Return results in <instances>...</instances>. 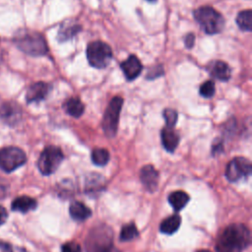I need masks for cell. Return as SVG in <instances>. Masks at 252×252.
<instances>
[{
  "instance_id": "obj_1",
  "label": "cell",
  "mask_w": 252,
  "mask_h": 252,
  "mask_svg": "<svg viewBox=\"0 0 252 252\" xmlns=\"http://www.w3.org/2000/svg\"><path fill=\"white\" fill-rule=\"evenodd\" d=\"M250 243V231L244 224L228 225L218 237L217 252H241Z\"/></svg>"
},
{
  "instance_id": "obj_2",
  "label": "cell",
  "mask_w": 252,
  "mask_h": 252,
  "mask_svg": "<svg viewBox=\"0 0 252 252\" xmlns=\"http://www.w3.org/2000/svg\"><path fill=\"white\" fill-rule=\"evenodd\" d=\"M14 42L20 50L32 56H41L48 51L44 37L34 31H18L14 35Z\"/></svg>"
},
{
  "instance_id": "obj_3",
  "label": "cell",
  "mask_w": 252,
  "mask_h": 252,
  "mask_svg": "<svg viewBox=\"0 0 252 252\" xmlns=\"http://www.w3.org/2000/svg\"><path fill=\"white\" fill-rule=\"evenodd\" d=\"M113 233L110 227L99 224L89 232L86 238L87 252H111Z\"/></svg>"
},
{
  "instance_id": "obj_4",
  "label": "cell",
  "mask_w": 252,
  "mask_h": 252,
  "mask_svg": "<svg viewBox=\"0 0 252 252\" xmlns=\"http://www.w3.org/2000/svg\"><path fill=\"white\" fill-rule=\"evenodd\" d=\"M194 18L207 34H217L224 27L223 17L210 6H202L196 9Z\"/></svg>"
},
{
  "instance_id": "obj_5",
  "label": "cell",
  "mask_w": 252,
  "mask_h": 252,
  "mask_svg": "<svg viewBox=\"0 0 252 252\" xmlns=\"http://www.w3.org/2000/svg\"><path fill=\"white\" fill-rule=\"evenodd\" d=\"M86 55L87 59L94 68L101 69L105 68L111 58H112V51L108 44H106L103 41H92L89 43L86 49Z\"/></svg>"
},
{
  "instance_id": "obj_6",
  "label": "cell",
  "mask_w": 252,
  "mask_h": 252,
  "mask_svg": "<svg viewBox=\"0 0 252 252\" xmlns=\"http://www.w3.org/2000/svg\"><path fill=\"white\" fill-rule=\"evenodd\" d=\"M123 98L121 96H114L108 103L103 118L101 121L102 129L105 135L109 138H112L116 135L118 121H119V114L122 108Z\"/></svg>"
},
{
  "instance_id": "obj_7",
  "label": "cell",
  "mask_w": 252,
  "mask_h": 252,
  "mask_svg": "<svg viewBox=\"0 0 252 252\" xmlns=\"http://www.w3.org/2000/svg\"><path fill=\"white\" fill-rule=\"evenodd\" d=\"M63 158L64 156L60 148L56 146H47L38 158L37 167L43 175H50L59 167Z\"/></svg>"
},
{
  "instance_id": "obj_8",
  "label": "cell",
  "mask_w": 252,
  "mask_h": 252,
  "mask_svg": "<svg viewBox=\"0 0 252 252\" xmlns=\"http://www.w3.org/2000/svg\"><path fill=\"white\" fill-rule=\"evenodd\" d=\"M26 161L25 152L18 147H6L0 150V168L5 172L17 169Z\"/></svg>"
},
{
  "instance_id": "obj_9",
  "label": "cell",
  "mask_w": 252,
  "mask_h": 252,
  "mask_svg": "<svg viewBox=\"0 0 252 252\" xmlns=\"http://www.w3.org/2000/svg\"><path fill=\"white\" fill-rule=\"evenodd\" d=\"M252 170L251 162L248 158L237 157L232 158L226 165L225 176L228 181L236 182L250 175Z\"/></svg>"
},
{
  "instance_id": "obj_10",
  "label": "cell",
  "mask_w": 252,
  "mask_h": 252,
  "mask_svg": "<svg viewBox=\"0 0 252 252\" xmlns=\"http://www.w3.org/2000/svg\"><path fill=\"white\" fill-rule=\"evenodd\" d=\"M51 91V86L45 82H36L30 86L26 94L27 102H38L44 100Z\"/></svg>"
},
{
  "instance_id": "obj_11",
  "label": "cell",
  "mask_w": 252,
  "mask_h": 252,
  "mask_svg": "<svg viewBox=\"0 0 252 252\" xmlns=\"http://www.w3.org/2000/svg\"><path fill=\"white\" fill-rule=\"evenodd\" d=\"M21 118V108L13 101L0 102V119L5 123L13 125Z\"/></svg>"
},
{
  "instance_id": "obj_12",
  "label": "cell",
  "mask_w": 252,
  "mask_h": 252,
  "mask_svg": "<svg viewBox=\"0 0 252 252\" xmlns=\"http://www.w3.org/2000/svg\"><path fill=\"white\" fill-rule=\"evenodd\" d=\"M120 67L124 73V76L129 81L136 79L143 69L142 63L136 55H130L126 60L121 63Z\"/></svg>"
},
{
  "instance_id": "obj_13",
  "label": "cell",
  "mask_w": 252,
  "mask_h": 252,
  "mask_svg": "<svg viewBox=\"0 0 252 252\" xmlns=\"http://www.w3.org/2000/svg\"><path fill=\"white\" fill-rule=\"evenodd\" d=\"M207 70L209 74L217 80L226 82L230 79V68L225 62L221 60H215L210 62L207 66Z\"/></svg>"
},
{
  "instance_id": "obj_14",
  "label": "cell",
  "mask_w": 252,
  "mask_h": 252,
  "mask_svg": "<svg viewBox=\"0 0 252 252\" xmlns=\"http://www.w3.org/2000/svg\"><path fill=\"white\" fill-rule=\"evenodd\" d=\"M140 178L143 185L149 191H155L157 189L158 183V172L153 165L147 164L143 166L140 170Z\"/></svg>"
},
{
  "instance_id": "obj_15",
  "label": "cell",
  "mask_w": 252,
  "mask_h": 252,
  "mask_svg": "<svg viewBox=\"0 0 252 252\" xmlns=\"http://www.w3.org/2000/svg\"><path fill=\"white\" fill-rule=\"evenodd\" d=\"M81 31V25L75 20H67L63 22L59 28L57 38L60 42H64L73 38Z\"/></svg>"
},
{
  "instance_id": "obj_16",
  "label": "cell",
  "mask_w": 252,
  "mask_h": 252,
  "mask_svg": "<svg viewBox=\"0 0 252 252\" xmlns=\"http://www.w3.org/2000/svg\"><path fill=\"white\" fill-rule=\"evenodd\" d=\"M160 137H161V143L163 148L167 152L173 153L179 143V135L174 130V128H169V127L162 128Z\"/></svg>"
},
{
  "instance_id": "obj_17",
  "label": "cell",
  "mask_w": 252,
  "mask_h": 252,
  "mask_svg": "<svg viewBox=\"0 0 252 252\" xmlns=\"http://www.w3.org/2000/svg\"><path fill=\"white\" fill-rule=\"evenodd\" d=\"M36 201L30 196H19L12 202L11 209L15 212L28 213L36 208Z\"/></svg>"
},
{
  "instance_id": "obj_18",
  "label": "cell",
  "mask_w": 252,
  "mask_h": 252,
  "mask_svg": "<svg viewBox=\"0 0 252 252\" xmlns=\"http://www.w3.org/2000/svg\"><path fill=\"white\" fill-rule=\"evenodd\" d=\"M69 213L73 220L83 221L92 216V211L84 203L74 201L69 207Z\"/></svg>"
},
{
  "instance_id": "obj_19",
  "label": "cell",
  "mask_w": 252,
  "mask_h": 252,
  "mask_svg": "<svg viewBox=\"0 0 252 252\" xmlns=\"http://www.w3.org/2000/svg\"><path fill=\"white\" fill-rule=\"evenodd\" d=\"M180 223H181L180 216L177 214H174V215L164 219L161 221V223L159 225V230L165 234H172L179 228Z\"/></svg>"
},
{
  "instance_id": "obj_20",
  "label": "cell",
  "mask_w": 252,
  "mask_h": 252,
  "mask_svg": "<svg viewBox=\"0 0 252 252\" xmlns=\"http://www.w3.org/2000/svg\"><path fill=\"white\" fill-rule=\"evenodd\" d=\"M64 108L69 115L78 118L83 114L85 110V105L79 97H70L65 102Z\"/></svg>"
},
{
  "instance_id": "obj_21",
  "label": "cell",
  "mask_w": 252,
  "mask_h": 252,
  "mask_svg": "<svg viewBox=\"0 0 252 252\" xmlns=\"http://www.w3.org/2000/svg\"><path fill=\"white\" fill-rule=\"evenodd\" d=\"M189 199L188 194L184 191H174L168 196V202L176 212L183 209L188 203Z\"/></svg>"
},
{
  "instance_id": "obj_22",
  "label": "cell",
  "mask_w": 252,
  "mask_h": 252,
  "mask_svg": "<svg viewBox=\"0 0 252 252\" xmlns=\"http://www.w3.org/2000/svg\"><path fill=\"white\" fill-rule=\"evenodd\" d=\"M235 22L238 28L244 32H251L252 30V11L243 10L237 15Z\"/></svg>"
},
{
  "instance_id": "obj_23",
  "label": "cell",
  "mask_w": 252,
  "mask_h": 252,
  "mask_svg": "<svg viewBox=\"0 0 252 252\" xmlns=\"http://www.w3.org/2000/svg\"><path fill=\"white\" fill-rule=\"evenodd\" d=\"M109 160V153L102 148H96L92 152V161L99 166L105 165Z\"/></svg>"
},
{
  "instance_id": "obj_24",
  "label": "cell",
  "mask_w": 252,
  "mask_h": 252,
  "mask_svg": "<svg viewBox=\"0 0 252 252\" xmlns=\"http://www.w3.org/2000/svg\"><path fill=\"white\" fill-rule=\"evenodd\" d=\"M138 235V230L135 223L130 222L122 226L120 231V240L121 241H129L134 239Z\"/></svg>"
},
{
  "instance_id": "obj_25",
  "label": "cell",
  "mask_w": 252,
  "mask_h": 252,
  "mask_svg": "<svg viewBox=\"0 0 252 252\" xmlns=\"http://www.w3.org/2000/svg\"><path fill=\"white\" fill-rule=\"evenodd\" d=\"M162 116L165 121V127L174 128V126L176 125V122H177V118H178L177 111L172 108H165L162 112Z\"/></svg>"
},
{
  "instance_id": "obj_26",
  "label": "cell",
  "mask_w": 252,
  "mask_h": 252,
  "mask_svg": "<svg viewBox=\"0 0 252 252\" xmlns=\"http://www.w3.org/2000/svg\"><path fill=\"white\" fill-rule=\"evenodd\" d=\"M200 94L206 98H210L215 94V83L212 80L204 82L200 86Z\"/></svg>"
},
{
  "instance_id": "obj_27",
  "label": "cell",
  "mask_w": 252,
  "mask_h": 252,
  "mask_svg": "<svg viewBox=\"0 0 252 252\" xmlns=\"http://www.w3.org/2000/svg\"><path fill=\"white\" fill-rule=\"evenodd\" d=\"M0 249L2 252H28L26 249L18 246H14L7 242L0 241Z\"/></svg>"
},
{
  "instance_id": "obj_28",
  "label": "cell",
  "mask_w": 252,
  "mask_h": 252,
  "mask_svg": "<svg viewBox=\"0 0 252 252\" xmlns=\"http://www.w3.org/2000/svg\"><path fill=\"white\" fill-rule=\"evenodd\" d=\"M61 252H82V249L78 243L71 241L62 245Z\"/></svg>"
},
{
  "instance_id": "obj_29",
  "label": "cell",
  "mask_w": 252,
  "mask_h": 252,
  "mask_svg": "<svg viewBox=\"0 0 252 252\" xmlns=\"http://www.w3.org/2000/svg\"><path fill=\"white\" fill-rule=\"evenodd\" d=\"M163 74V69L161 66H154L149 72L147 73V79H155L158 76H161Z\"/></svg>"
},
{
  "instance_id": "obj_30",
  "label": "cell",
  "mask_w": 252,
  "mask_h": 252,
  "mask_svg": "<svg viewBox=\"0 0 252 252\" xmlns=\"http://www.w3.org/2000/svg\"><path fill=\"white\" fill-rule=\"evenodd\" d=\"M8 192V183L6 180L0 178V199L4 198Z\"/></svg>"
},
{
  "instance_id": "obj_31",
  "label": "cell",
  "mask_w": 252,
  "mask_h": 252,
  "mask_svg": "<svg viewBox=\"0 0 252 252\" xmlns=\"http://www.w3.org/2000/svg\"><path fill=\"white\" fill-rule=\"evenodd\" d=\"M184 42H185V46L187 48H191L194 45V42H195V35L193 33L186 34Z\"/></svg>"
},
{
  "instance_id": "obj_32",
  "label": "cell",
  "mask_w": 252,
  "mask_h": 252,
  "mask_svg": "<svg viewBox=\"0 0 252 252\" xmlns=\"http://www.w3.org/2000/svg\"><path fill=\"white\" fill-rule=\"evenodd\" d=\"M222 150V143L220 141L215 142L212 146V153L215 155L217 153H220Z\"/></svg>"
},
{
  "instance_id": "obj_33",
  "label": "cell",
  "mask_w": 252,
  "mask_h": 252,
  "mask_svg": "<svg viewBox=\"0 0 252 252\" xmlns=\"http://www.w3.org/2000/svg\"><path fill=\"white\" fill-rule=\"evenodd\" d=\"M8 218V214H7V211L5 210V208H3L2 206H0V225L3 224L6 220Z\"/></svg>"
},
{
  "instance_id": "obj_34",
  "label": "cell",
  "mask_w": 252,
  "mask_h": 252,
  "mask_svg": "<svg viewBox=\"0 0 252 252\" xmlns=\"http://www.w3.org/2000/svg\"><path fill=\"white\" fill-rule=\"evenodd\" d=\"M198 252H211L210 250H199Z\"/></svg>"
},
{
  "instance_id": "obj_35",
  "label": "cell",
  "mask_w": 252,
  "mask_h": 252,
  "mask_svg": "<svg viewBox=\"0 0 252 252\" xmlns=\"http://www.w3.org/2000/svg\"><path fill=\"white\" fill-rule=\"evenodd\" d=\"M111 252H119V251H117V250H115V249H114V248H113V249H112V250H111Z\"/></svg>"
},
{
  "instance_id": "obj_36",
  "label": "cell",
  "mask_w": 252,
  "mask_h": 252,
  "mask_svg": "<svg viewBox=\"0 0 252 252\" xmlns=\"http://www.w3.org/2000/svg\"><path fill=\"white\" fill-rule=\"evenodd\" d=\"M147 1H149V2H156L157 0H147Z\"/></svg>"
}]
</instances>
